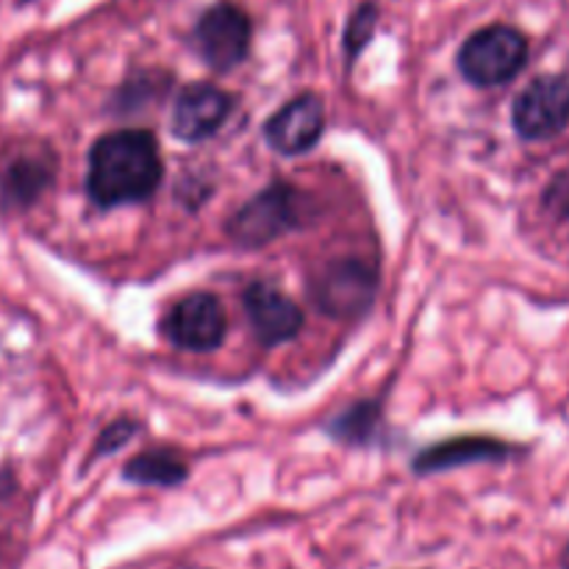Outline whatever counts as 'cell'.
I'll list each match as a JSON object with an SVG mask.
<instances>
[{
	"label": "cell",
	"instance_id": "15",
	"mask_svg": "<svg viewBox=\"0 0 569 569\" xmlns=\"http://www.w3.org/2000/svg\"><path fill=\"white\" fill-rule=\"evenodd\" d=\"M378 28V3L372 0H365L353 9L350 14L348 26H345V37H342V50H345V61L348 64H356V59L361 56V50L372 42Z\"/></svg>",
	"mask_w": 569,
	"mask_h": 569
},
{
	"label": "cell",
	"instance_id": "17",
	"mask_svg": "<svg viewBox=\"0 0 569 569\" xmlns=\"http://www.w3.org/2000/svg\"><path fill=\"white\" fill-rule=\"evenodd\" d=\"M542 206L556 220H569V167L550 178L542 192Z\"/></svg>",
	"mask_w": 569,
	"mask_h": 569
},
{
	"label": "cell",
	"instance_id": "16",
	"mask_svg": "<svg viewBox=\"0 0 569 569\" xmlns=\"http://www.w3.org/2000/svg\"><path fill=\"white\" fill-rule=\"evenodd\" d=\"M139 431H142V422L133 420V417H120V420L109 422V426L100 431V437H98V442H94L89 461L100 459V456L117 453V450L126 448V445L131 442V439L137 437Z\"/></svg>",
	"mask_w": 569,
	"mask_h": 569
},
{
	"label": "cell",
	"instance_id": "1",
	"mask_svg": "<svg viewBox=\"0 0 569 569\" xmlns=\"http://www.w3.org/2000/svg\"><path fill=\"white\" fill-rule=\"evenodd\" d=\"M164 181L159 142L142 128L103 133L89 150L87 194L98 209L148 203Z\"/></svg>",
	"mask_w": 569,
	"mask_h": 569
},
{
	"label": "cell",
	"instance_id": "7",
	"mask_svg": "<svg viewBox=\"0 0 569 569\" xmlns=\"http://www.w3.org/2000/svg\"><path fill=\"white\" fill-rule=\"evenodd\" d=\"M511 126L528 142L559 137L569 126V81L561 76H539L522 89L511 106Z\"/></svg>",
	"mask_w": 569,
	"mask_h": 569
},
{
	"label": "cell",
	"instance_id": "12",
	"mask_svg": "<svg viewBox=\"0 0 569 569\" xmlns=\"http://www.w3.org/2000/svg\"><path fill=\"white\" fill-rule=\"evenodd\" d=\"M189 478V465L181 453L172 448L142 450L122 467V481L137 487L176 489Z\"/></svg>",
	"mask_w": 569,
	"mask_h": 569
},
{
	"label": "cell",
	"instance_id": "11",
	"mask_svg": "<svg viewBox=\"0 0 569 569\" xmlns=\"http://www.w3.org/2000/svg\"><path fill=\"white\" fill-rule=\"evenodd\" d=\"M515 453L511 445L495 437H453L420 450L411 461L415 476H437V472L459 470L472 465H503Z\"/></svg>",
	"mask_w": 569,
	"mask_h": 569
},
{
	"label": "cell",
	"instance_id": "4",
	"mask_svg": "<svg viewBox=\"0 0 569 569\" xmlns=\"http://www.w3.org/2000/svg\"><path fill=\"white\" fill-rule=\"evenodd\" d=\"M309 295L317 309L337 320L367 315L378 295V270L365 259H328L309 272Z\"/></svg>",
	"mask_w": 569,
	"mask_h": 569
},
{
	"label": "cell",
	"instance_id": "6",
	"mask_svg": "<svg viewBox=\"0 0 569 569\" xmlns=\"http://www.w3.org/2000/svg\"><path fill=\"white\" fill-rule=\"evenodd\" d=\"M167 342L189 353H211L226 342L228 315L226 306L211 292H192L176 300L161 320Z\"/></svg>",
	"mask_w": 569,
	"mask_h": 569
},
{
	"label": "cell",
	"instance_id": "3",
	"mask_svg": "<svg viewBox=\"0 0 569 569\" xmlns=\"http://www.w3.org/2000/svg\"><path fill=\"white\" fill-rule=\"evenodd\" d=\"M528 64V39L520 28L495 26L478 28L465 39L456 53L461 78L478 89H495L515 81Z\"/></svg>",
	"mask_w": 569,
	"mask_h": 569
},
{
	"label": "cell",
	"instance_id": "8",
	"mask_svg": "<svg viewBox=\"0 0 569 569\" xmlns=\"http://www.w3.org/2000/svg\"><path fill=\"white\" fill-rule=\"evenodd\" d=\"M233 114V94L209 81H194L178 89L172 100L170 131L187 144L206 142L217 137Z\"/></svg>",
	"mask_w": 569,
	"mask_h": 569
},
{
	"label": "cell",
	"instance_id": "14",
	"mask_svg": "<svg viewBox=\"0 0 569 569\" xmlns=\"http://www.w3.org/2000/svg\"><path fill=\"white\" fill-rule=\"evenodd\" d=\"M381 426H383L381 403H378V400H359V403L339 411V415L326 426V433L342 445L367 448V445L378 442V437H381Z\"/></svg>",
	"mask_w": 569,
	"mask_h": 569
},
{
	"label": "cell",
	"instance_id": "18",
	"mask_svg": "<svg viewBox=\"0 0 569 569\" xmlns=\"http://www.w3.org/2000/svg\"><path fill=\"white\" fill-rule=\"evenodd\" d=\"M561 569H569V539H567L565 550H561Z\"/></svg>",
	"mask_w": 569,
	"mask_h": 569
},
{
	"label": "cell",
	"instance_id": "2",
	"mask_svg": "<svg viewBox=\"0 0 569 569\" xmlns=\"http://www.w3.org/2000/svg\"><path fill=\"white\" fill-rule=\"evenodd\" d=\"M309 217V198L287 181H272L239 206L226 222V233L239 248L259 250L272 244L283 233L300 231Z\"/></svg>",
	"mask_w": 569,
	"mask_h": 569
},
{
	"label": "cell",
	"instance_id": "13",
	"mask_svg": "<svg viewBox=\"0 0 569 569\" xmlns=\"http://www.w3.org/2000/svg\"><path fill=\"white\" fill-rule=\"evenodd\" d=\"M56 178V159L50 150H31L11 161L6 170V198L14 203L28 206L53 183Z\"/></svg>",
	"mask_w": 569,
	"mask_h": 569
},
{
	"label": "cell",
	"instance_id": "10",
	"mask_svg": "<svg viewBox=\"0 0 569 569\" xmlns=\"http://www.w3.org/2000/svg\"><path fill=\"white\" fill-rule=\"evenodd\" d=\"M244 311L253 326L256 337L264 348H276V345L292 342L300 331H303V309L295 303L289 295L272 287L267 281H253L242 295Z\"/></svg>",
	"mask_w": 569,
	"mask_h": 569
},
{
	"label": "cell",
	"instance_id": "5",
	"mask_svg": "<svg viewBox=\"0 0 569 569\" xmlns=\"http://www.w3.org/2000/svg\"><path fill=\"white\" fill-rule=\"evenodd\" d=\"M194 50L217 72H231L248 59L253 42V22L242 6L231 0L209 6L192 31Z\"/></svg>",
	"mask_w": 569,
	"mask_h": 569
},
{
	"label": "cell",
	"instance_id": "9",
	"mask_svg": "<svg viewBox=\"0 0 569 569\" xmlns=\"http://www.w3.org/2000/svg\"><path fill=\"white\" fill-rule=\"evenodd\" d=\"M326 100L317 92H300L264 122V142L281 156H303L326 133Z\"/></svg>",
	"mask_w": 569,
	"mask_h": 569
}]
</instances>
